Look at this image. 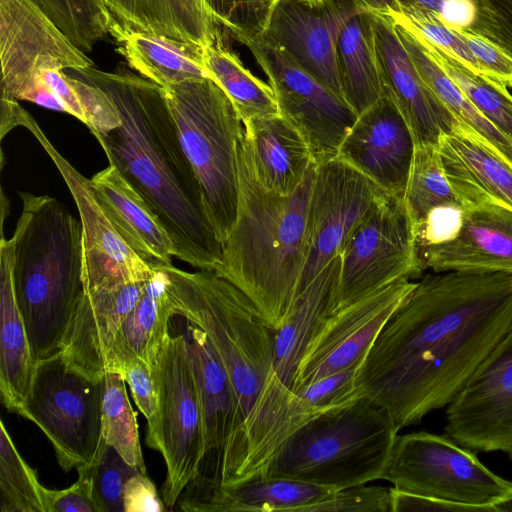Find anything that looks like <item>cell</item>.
<instances>
[{
    "label": "cell",
    "instance_id": "cell-35",
    "mask_svg": "<svg viewBox=\"0 0 512 512\" xmlns=\"http://www.w3.org/2000/svg\"><path fill=\"white\" fill-rule=\"evenodd\" d=\"M395 26L402 44L422 79L453 116L474 129L512 163V141L475 108L409 30L396 24Z\"/></svg>",
    "mask_w": 512,
    "mask_h": 512
},
{
    "label": "cell",
    "instance_id": "cell-7",
    "mask_svg": "<svg viewBox=\"0 0 512 512\" xmlns=\"http://www.w3.org/2000/svg\"><path fill=\"white\" fill-rule=\"evenodd\" d=\"M205 207L224 244L238 205V153L244 125L231 99L212 79L162 87Z\"/></svg>",
    "mask_w": 512,
    "mask_h": 512
},
{
    "label": "cell",
    "instance_id": "cell-48",
    "mask_svg": "<svg viewBox=\"0 0 512 512\" xmlns=\"http://www.w3.org/2000/svg\"><path fill=\"white\" fill-rule=\"evenodd\" d=\"M477 18L471 29L512 56V0H475Z\"/></svg>",
    "mask_w": 512,
    "mask_h": 512
},
{
    "label": "cell",
    "instance_id": "cell-30",
    "mask_svg": "<svg viewBox=\"0 0 512 512\" xmlns=\"http://www.w3.org/2000/svg\"><path fill=\"white\" fill-rule=\"evenodd\" d=\"M168 283L164 269L156 268L113 341L106 358V372L122 374L126 365L136 358L154 367L174 317Z\"/></svg>",
    "mask_w": 512,
    "mask_h": 512
},
{
    "label": "cell",
    "instance_id": "cell-3",
    "mask_svg": "<svg viewBox=\"0 0 512 512\" xmlns=\"http://www.w3.org/2000/svg\"><path fill=\"white\" fill-rule=\"evenodd\" d=\"M315 165L295 193L279 195L259 180L243 135L236 218L215 271L250 297L273 330L281 326L296 296Z\"/></svg>",
    "mask_w": 512,
    "mask_h": 512
},
{
    "label": "cell",
    "instance_id": "cell-36",
    "mask_svg": "<svg viewBox=\"0 0 512 512\" xmlns=\"http://www.w3.org/2000/svg\"><path fill=\"white\" fill-rule=\"evenodd\" d=\"M204 58L213 80L231 99L243 123L279 113L270 84L253 75L221 41L204 47Z\"/></svg>",
    "mask_w": 512,
    "mask_h": 512
},
{
    "label": "cell",
    "instance_id": "cell-11",
    "mask_svg": "<svg viewBox=\"0 0 512 512\" xmlns=\"http://www.w3.org/2000/svg\"><path fill=\"white\" fill-rule=\"evenodd\" d=\"M0 65L1 93L67 113L40 75L91 67L93 61L34 0H0Z\"/></svg>",
    "mask_w": 512,
    "mask_h": 512
},
{
    "label": "cell",
    "instance_id": "cell-5",
    "mask_svg": "<svg viewBox=\"0 0 512 512\" xmlns=\"http://www.w3.org/2000/svg\"><path fill=\"white\" fill-rule=\"evenodd\" d=\"M398 432L389 413L360 394L295 431L258 478H290L336 490L383 479Z\"/></svg>",
    "mask_w": 512,
    "mask_h": 512
},
{
    "label": "cell",
    "instance_id": "cell-13",
    "mask_svg": "<svg viewBox=\"0 0 512 512\" xmlns=\"http://www.w3.org/2000/svg\"><path fill=\"white\" fill-rule=\"evenodd\" d=\"M268 78L279 113L307 141L315 163L337 156L357 114L339 95L263 34L239 41Z\"/></svg>",
    "mask_w": 512,
    "mask_h": 512
},
{
    "label": "cell",
    "instance_id": "cell-54",
    "mask_svg": "<svg viewBox=\"0 0 512 512\" xmlns=\"http://www.w3.org/2000/svg\"><path fill=\"white\" fill-rule=\"evenodd\" d=\"M478 8L475 0H445L439 17L452 30L471 28Z\"/></svg>",
    "mask_w": 512,
    "mask_h": 512
},
{
    "label": "cell",
    "instance_id": "cell-12",
    "mask_svg": "<svg viewBox=\"0 0 512 512\" xmlns=\"http://www.w3.org/2000/svg\"><path fill=\"white\" fill-rule=\"evenodd\" d=\"M339 258L334 312L398 279L421 275L403 198L382 191L346 241Z\"/></svg>",
    "mask_w": 512,
    "mask_h": 512
},
{
    "label": "cell",
    "instance_id": "cell-45",
    "mask_svg": "<svg viewBox=\"0 0 512 512\" xmlns=\"http://www.w3.org/2000/svg\"><path fill=\"white\" fill-rule=\"evenodd\" d=\"M390 504L389 488L361 484L337 490L308 512H391Z\"/></svg>",
    "mask_w": 512,
    "mask_h": 512
},
{
    "label": "cell",
    "instance_id": "cell-25",
    "mask_svg": "<svg viewBox=\"0 0 512 512\" xmlns=\"http://www.w3.org/2000/svg\"><path fill=\"white\" fill-rule=\"evenodd\" d=\"M339 271L338 256L294 299L281 326L274 330L272 369L264 387L293 389L310 341L335 310Z\"/></svg>",
    "mask_w": 512,
    "mask_h": 512
},
{
    "label": "cell",
    "instance_id": "cell-44",
    "mask_svg": "<svg viewBox=\"0 0 512 512\" xmlns=\"http://www.w3.org/2000/svg\"><path fill=\"white\" fill-rule=\"evenodd\" d=\"M101 455L92 463L77 468L78 479L69 488L54 490L45 487L46 512H103L94 492V475Z\"/></svg>",
    "mask_w": 512,
    "mask_h": 512
},
{
    "label": "cell",
    "instance_id": "cell-14",
    "mask_svg": "<svg viewBox=\"0 0 512 512\" xmlns=\"http://www.w3.org/2000/svg\"><path fill=\"white\" fill-rule=\"evenodd\" d=\"M188 351L201 404L204 454L194 479L177 500L186 512H215L223 490L227 450L241 425L231 380L206 334L186 321Z\"/></svg>",
    "mask_w": 512,
    "mask_h": 512
},
{
    "label": "cell",
    "instance_id": "cell-52",
    "mask_svg": "<svg viewBox=\"0 0 512 512\" xmlns=\"http://www.w3.org/2000/svg\"><path fill=\"white\" fill-rule=\"evenodd\" d=\"M164 505L146 473L137 472L127 480L123 490L124 512H163Z\"/></svg>",
    "mask_w": 512,
    "mask_h": 512
},
{
    "label": "cell",
    "instance_id": "cell-58",
    "mask_svg": "<svg viewBox=\"0 0 512 512\" xmlns=\"http://www.w3.org/2000/svg\"><path fill=\"white\" fill-rule=\"evenodd\" d=\"M307 1H309V2H311V3H317V2H320V1H322V0H307Z\"/></svg>",
    "mask_w": 512,
    "mask_h": 512
},
{
    "label": "cell",
    "instance_id": "cell-34",
    "mask_svg": "<svg viewBox=\"0 0 512 512\" xmlns=\"http://www.w3.org/2000/svg\"><path fill=\"white\" fill-rule=\"evenodd\" d=\"M403 200L413 229L462 210L447 179L438 145H416Z\"/></svg>",
    "mask_w": 512,
    "mask_h": 512
},
{
    "label": "cell",
    "instance_id": "cell-4",
    "mask_svg": "<svg viewBox=\"0 0 512 512\" xmlns=\"http://www.w3.org/2000/svg\"><path fill=\"white\" fill-rule=\"evenodd\" d=\"M19 195L13 284L36 363L61 352L84 294L83 230L56 198Z\"/></svg>",
    "mask_w": 512,
    "mask_h": 512
},
{
    "label": "cell",
    "instance_id": "cell-38",
    "mask_svg": "<svg viewBox=\"0 0 512 512\" xmlns=\"http://www.w3.org/2000/svg\"><path fill=\"white\" fill-rule=\"evenodd\" d=\"M122 374L107 371L102 400V438L140 473H146L139 439L137 414L128 399Z\"/></svg>",
    "mask_w": 512,
    "mask_h": 512
},
{
    "label": "cell",
    "instance_id": "cell-55",
    "mask_svg": "<svg viewBox=\"0 0 512 512\" xmlns=\"http://www.w3.org/2000/svg\"><path fill=\"white\" fill-rule=\"evenodd\" d=\"M389 2L404 4V5H418L427 8L438 15L440 14L442 5L445 0H388Z\"/></svg>",
    "mask_w": 512,
    "mask_h": 512
},
{
    "label": "cell",
    "instance_id": "cell-50",
    "mask_svg": "<svg viewBox=\"0 0 512 512\" xmlns=\"http://www.w3.org/2000/svg\"><path fill=\"white\" fill-rule=\"evenodd\" d=\"M122 375L138 409L147 420V431H151L156 425L158 413V392L153 368L136 358L126 365Z\"/></svg>",
    "mask_w": 512,
    "mask_h": 512
},
{
    "label": "cell",
    "instance_id": "cell-17",
    "mask_svg": "<svg viewBox=\"0 0 512 512\" xmlns=\"http://www.w3.org/2000/svg\"><path fill=\"white\" fill-rule=\"evenodd\" d=\"M444 432L475 452L512 450V325L446 407Z\"/></svg>",
    "mask_w": 512,
    "mask_h": 512
},
{
    "label": "cell",
    "instance_id": "cell-42",
    "mask_svg": "<svg viewBox=\"0 0 512 512\" xmlns=\"http://www.w3.org/2000/svg\"><path fill=\"white\" fill-rule=\"evenodd\" d=\"M137 472L115 448L105 443L94 475L95 497L103 512H124V486Z\"/></svg>",
    "mask_w": 512,
    "mask_h": 512
},
{
    "label": "cell",
    "instance_id": "cell-26",
    "mask_svg": "<svg viewBox=\"0 0 512 512\" xmlns=\"http://www.w3.org/2000/svg\"><path fill=\"white\" fill-rule=\"evenodd\" d=\"M95 198L123 241L156 269L172 264L175 245L143 197L112 165L93 175Z\"/></svg>",
    "mask_w": 512,
    "mask_h": 512
},
{
    "label": "cell",
    "instance_id": "cell-31",
    "mask_svg": "<svg viewBox=\"0 0 512 512\" xmlns=\"http://www.w3.org/2000/svg\"><path fill=\"white\" fill-rule=\"evenodd\" d=\"M110 34L128 65L160 87L212 79L204 47L165 36L128 32L111 26Z\"/></svg>",
    "mask_w": 512,
    "mask_h": 512
},
{
    "label": "cell",
    "instance_id": "cell-33",
    "mask_svg": "<svg viewBox=\"0 0 512 512\" xmlns=\"http://www.w3.org/2000/svg\"><path fill=\"white\" fill-rule=\"evenodd\" d=\"M336 491L290 478H256L224 487L215 512H308Z\"/></svg>",
    "mask_w": 512,
    "mask_h": 512
},
{
    "label": "cell",
    "instance_id": "cell-20",
    "mask_svg": "<svg viewBox=\"0 0 512 512\" xmlns=\"http://www.w3.org/2000/svg\"><path fill=\"white\" fill-rule=\"evenodd\" d=\"M416 142L392 97L385 91L359 114L337 157L388 194L404 197Z\"/></svg>",
    "mask_w": 512,
    "mask_h": 512
},
{
    "label": "cell",
    "instance_id": "cell-59",
    "mask_svg": "<svg viewBox=\"0 0 512 512\" xmlns=\"http://www.w3.org/2000/svg\"><path fill=\"white\" fill-rule=\"evenodd\" d=\"M509 454H510V456H511V458H512V450L509 452Z\"/></svg>",
    "mask_w": 512,
    "mask_h": 512
},
{
    "label": "cell",
    "instance_id": "cell-23",
    "mask_svg": "<svg viewBox=\"0 0 512 512\" xmlns=\"http://www.w3.org/2000/svg\"><path fill=\"white\" fill-rule=\"evenodd\" d=\"M147 281L84 289L61 349L66 365L94 381L104 379L106 358Z\"/></svg>",
    "mask_w": 512,
    "mask_h": 512
},
{
    "label": "cell",
    "instance_id": "cell-21",
    "mask_svg": "<svg viewBox=\"0 0 512 512\" xmlns=\"http://www.w3.org/2000/svg\"><path fill=\"white\" fill-rule=\"evenodd\" d=\"M420 270L512 275V210L494 203H462L448 239L417 250Z\"/></svg>",
    "mask_w": 512,
    "mask_h": 512
},
{
    "label": "cell",
    "instance_id": "cell-47",
    "mask_svg": "<svg viewBox=\"0 0 512 512\" xmlns=\"http://www.w3.org/2000/svg\"><path fill=\"white\" fill-rule=\"evenodd\" d=\"M472 52L486 75L512 89V56L487 37L468 28L455 30Z\"/></svg>",
    "mask_w": 512,
    "mask_h": 512
},
{
    "label": "cell",
    "instance_id": "cell-24",
    "mask_svg": "<svg viewBox=\"0 0 512 512\" xmlns=\"http://www.w3.org/2000/svg\"><path fill=\"white\" fill-rule=\"evenodd\" d=\"M447 179L461 203L494 202L512 210V163L467 124L457 120L441 135Z\"/></svg>",
    "mask_w": 512,
    "mask_h": 512
},
{
    "label": "cell",
    "instance_id": "cell-43",
    "mask_svg": "<svg viewBox=\"0 0 512 512\" xmlns=\"http://www.w3.org/2000/svg\"><path fill=\"white\" fill-rule=\"evenodd\" d=\"M361 364L324 376L312 383L299 386L292 392L305 402L323 410L345 405L361 393L357 375Z\"/></svg>",
    "mask_w": 512,
    "mask_h": 512
},
{
    "label": "cell",
    "instance_id": "cell-19",
    "mask_svg": "<svg viewBox=\"0 0 512 512\" xmlns=\"http://www.w3.org/2000/svg\"><path fill=\"white\" fill-rule=\"evenodd\" d=\"M378 0H277L262 33L343 98L337 45L345 23ZM344 99V98H343Z\"/></svg>",
    "mask_w": 512,
    "mask_h": 512
},
{
    "label": "cell",
    "instance_id": "cell-49",
    "mask_svg": "<svg viewBox=\"0 0 512 512\" xmlns=\"http://www.w3.org/2000/svg\"><path fill=\"white\" fill-rule=\"evenodd\" d=\"M277 0H229L223 27L237 40L262 34Z\"/></svg>",
    "mask_w": 512,
    "mask_h": 512
},
{
    "label": "cell",
    "instance_id": "cell-57",
    "mask_svg": "<svg viewBox=\"0 0 512 512\" xmlns=\"http://www.w3.org/2000/svg\"><path fill=\"white\" fill-rule=\"evenodd\" d=\"M494 512H512V490L493 504Z\"/></svg>",
    "mask_w": 512,
    "mask_h": 512
},
{
    "label": "cell",
    "instance_id": "cell-28",
    "mask_svg": "<svg viewBox=\"0 0 512 512\" xmlns=\"http://www.w3.org/2000/svg\"><path fill=\"white\" fill-rule=\"evenodd\" d=\"M111 26L207 47L221 41L206 0H103Z\"/></svg>",
    "mask_w": 512,
    "mask_h": 512
},
{
    "label": "cell",
    "instance_id": "cell-10",
    "mask_svg": "<svg viewBox=\"0 0 512 512\" xmlns=\"http://www.w3.org/2000/svg\"><path fill=\"white\" fill-rule=\"evenodd\" d=\"M476 453L445 434L397 435L383 479L398 489L494 512L512 481L487 468Z\"/></svg>",
    "mask_w": 512,
    "mask_h": 512
},
{
    "label": "cell",
    "instance_id": "cell-41",
    "mask_svg": "<svg viewBox=\"0 0 512 512\" xmlns=\"http://www.w3.org/2000/svg\"><path fill=\"white\" fill-rule=\"evenodd\" d=\"M69 40L84 53L106 37L111 16L103 0H34Z\"/></svg>",
    "mask_w": 512,
    "mask_h": 512
},
{
    "label": "cell",
    "instance_id": "cell-2",
    "mask_svg": "<svg viewBox=\"0 0 512 512\" xmlns=\"http://www.w3.org/2000/svg\"><path fill=\"white\" fill-rule=\"evenodd\" d=\"M113 100L120 125L93 135L109 164L143 197L169 233L178 259L215 271L223 244L208 216L194 170L162 87L130 72H103L93 66L67 69Z\"/></svg>",
    "mask_w": 512,
    "mask_h": 512
},
{
    "label": "cell",
    "instance_id": "cell-29",
    "mask_svg": "<svg viewBox=\"0 0 512 512\" xmlns=\"http://www.w3.org/2000/svg\"><path fill=\"white\" fill-rule=\"evenodd\" d=\"M13 241L0 243V394L5 408L17 413L29 392L35 361L13 284Z\"/></svg>",
    "mask_w": 512,
    "mask_h": 512
},
{
    "label": "cell",
    "instance_id": "cell-6",
    "mask_svg": "<svg viewBox=\"0 0 512 512\" xmlns=\"http://www.w3.org/2000/svg\"><path fill=\"white\" fill-rule=\"evenodd\" d=\"M162 268L174 316L206 334L231 380L241 427L271 372L274 330L250 297L216 271Z\"/></svg>",
    "mask_w": 512,
    "mask_h": 512
},
{
    "label": "cell",
    "instance_id": "cell-46",
    "mask_svg": "<svg viewBox=\"0 0 512 512\" xmlns=\"http://www.w3.org/2000/svg\"><path fill=\"white\" fill-rule=\"evenodd\" d=\"M68 80L84 112L85 125L92 134H105L120 125L118 109L106 92L93 84L69 75Z\"/></svg>",
    "mask_w": 512,
    "mask_h": 512
},
{
    "label": "cell",
    "instance_id": "cell-16",
    "mask_svg": "<svg viewBox=\"0 0 512 512\" xmlns=\"http://www.w3.org/2000/svg\"><path fill=\"white\" fill-rule=\"evenodd\" d=\"M14 126L27 128L58 169L80 214L83 230L84 289L148 281L156 269L144 262L120 237L85 178L50 142L34 118L20 105Z\"/></svg>",
    "mask_w": 512,
    "mask_h": 512
},
{
    "label": "cell",
    "instance_id": "cell-1",
    "mask_svg": "<svg viewBox=\"0 0 512 512\" xmlns=\"http://www.w3.org/2000/svg\"><path fill=\"white\" fill-rule=\"evenodd\" d=\"M512 325V275H425L362 362L361 394L401 430L455 398Z\"/></svg>",
    "mask_w": 512,
    "mask_h": 512
},
{
    "label": "cell",
    "instance_id": "cell-32",
    "mask_svg": "<svg viewBox=\"0 0 512 512\" xmlns=\"http://www.w3.org/2000/svg\"><path fill=\"white\" fill-rule=\"evenodd\" d=\"M371 10L358 13L345 23L337 45L342 95L357 116L383 94Z\"/></svg>",
    "mask_w": 512,
    "mask_h": 512
},
{
    "label": "cell",
    "instance_id": "cell-27",
    "mask_svg": "<svg viewBox=\"0 0 512 512\" xmlns=\"http://www.w3.org/2000/svg\"><path fill=\"white\" fill-rule=\"evenodd\" d=\"M243 125L253 166L262 184L282 196L295 193L315 164L302 134L280 113L255 117Z\"/></svg>",
    "mask_w": 512,
    "mask_h": 512
},
{
    "label": "cell",
    "instance_id": "cell-9",
    "mask_svg": "<svg viewBox=\"0 0 512 512\" xmlns=\"http://www.w3.org/2000/svg\"><path fill=\"white\" fill-rule=\"evenodd\" d=\"M153 370L158 413L155 427L147 431L146 444L164 458L162 497L172 509L196 476L204 454L201 404L184 333H169Z\"/></svg>",
    "mask_w": 512,
    "mask_h": 512
},
{
    "label": "cell",
    "instance_id": "cell-18",
    "mask_svg": "<svg viewBox=\"0 0 512 512\" xmlns=\"http://www.w3.org/2000/svg\"><path fill=\"white\" fill-rule=\"evenodd\" d=\"M415 286L410 278L398 279L329 315L306 349L292 391L362 364L385 324Z\"/></svg>",
    "mask_w": 512,
    "mask_h": 512
},
{
    "label": "cell",
    "instance_id": "cell-51",
    "mask_svg": "<svg viewBox=\"0 0 512 512\" xmlns=\"http://www.w3.org/2000/svg\"><path fill=\"white\" fill-rule=\"evenodd\" d=\"M389 490L391 512H489L485 507L417 494L394 486Z\"/></svg>",
    "mask_w": 512,
    "mask_h": 512
},
{
    "label": "cell",
    "instance_id": "cell-39",
    "mask_svg": "<svg viewBox=\"0 0 512 512\" xmlns=\"http://www.w3.org/2000/svg\"><path fill=\"white\" fill-rule=\"evenodd\" d=\"M375 7L396 25L412 31L442 49L469 71L488 77L465 41L455 30L450 29L437 13L418 5L397 4L388 0L380 1Z\"/></svg>",
    "mask_w": 512,
    "mask_h": 512
},
{
    "label": "cell",
    "instance_id": "cell-56",
    "mask_svg": "<svg viewBox=\"0 0 512 512\" xmlns=\"http://www.w3.org/2000/svg\"><path fill=\"white\" fill-rule=\"evenodd\" d=\"M206 2L220 25L223 26L228 13L229 0H206Z\"/></svg>",
    "mask_w": 512,
    "mask_h": 512
},
{
    "label": "cell",
    "instance_id": "cell-22",
    "mask_svg": "<svg viewBox=\"0 0 512 512\" xmlns=\"http://www.w3.org/2000/svg\"><path fill=\"white\" fill-rule=\"evenodd\" d=\"M383 91L395 101L409 124L416 145H438L457 119L425 83L402 44L394 22L371 10Z\"/></svg>",
    "mask_w": 512,
    "mask_h": 512
},
{
    "label": "cell",
    "instance_id": "cell-15",
    "mask_svg": "<svg viewBox=\"0 0 512 512\" xmlns=\"http://www.w3.org/2000/svg\"><path fill=\"white\" fill-rule=\"evenodd\" d=\"M382 191L337 156L316 163L307 202L305 257L296 296L340 255Z\"/></svg>",
    "mask_w": 512,
    "mask_h": 512
},
{
    "label": "cell",
    "instance_id": "cell-37",
    "mask_svg": "<svg viewBox=\"0 0 512 512\" xmlns=\"http://www.w3.org/2000/svg\"><path fill=\"white\" fill-rule=\"evenodd\" d=\"M410 32L475 108L512 141V95L508 88L489 77L474 74L442 49Z\"/></svg>",
    "mask_w": 512,
    "mask_h": 512
},
{
    "label": "cell",
    "instance_id": "cell-53",
    "mask_svg": "<svg viewBox=\"0 0 512 512\" xmlns=\"http://www.w3.org/2000/svg\"><path fill=\"white\" fill-rule=\"evenodd\" d=\"M64 71L65 70L62 69H47L41 73L40 78L62 102L67 113L77 118L83 124H86L85 115L80 102L68 80V75Z\"/></svg>",
    "mask_w": 512,
    "mask_h": 512
},
{
    "label": "cell",
    "instance_id": "cell-40",
    "mask_svg": "<svg viewBox=\"0 0 512 512\" xmlns=\"http://www.w3.org/2000/svg\"><path fill=\"white\" fill-rule=\"evenodd\" d=\"M45 487L20 455L3 421L0 422L1 512H46Z\"/></svg>",
    "mask_w": 512,
    "mask_h": 512
},
{
    "label": "cell",
    "instance_id": "cell-8",
    "mask_svg": "<svg viewBox=\"0 0 512 512\" xmlns=\"http://www.w3.org/2000/svg\"><path fill=\"white\" fill-rule=\"evenodd\" d=\"M104 379L94 381L69 368L61 354L36 362L32 383L17 412L35 423L52 444L65 472L102 453Z\"/></svg>",
    "mask_w": 512,
    "mask_h": 512
}]
</instances>
